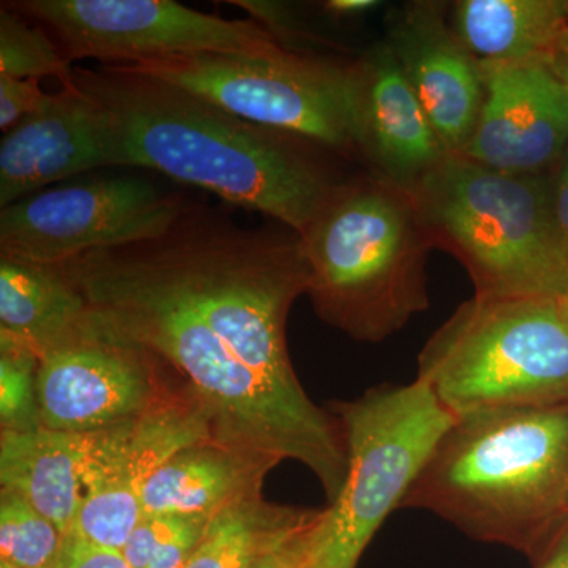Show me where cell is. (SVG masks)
<instances>
[{
  "label": "cell",
  "instance_id": "obj_24",
  "mask_svg": "<svg viewBox=\"0 0 568 568\" xmlns=\"http://www.w3.org/2000/svg\"><path fill=\"white\" fill-rule=\"evenodd\" d=\"M0 500V559L20 568L48 566L65 536L9 489H2Z\"/></svg>",
  "mask_w": 568,
  "mask_h": 568
},
{
  "label": "cell",
  "instance_id": "obj_5",
  "mask_svg": "<svg viewBox=\"0 0 568 568\" xmlns=\"http://www.w3.org/2000/svg\"><path fill=\"white\" fill-rule=\"evenodd\" d=\"M409 192L436 248L457 257L476 297L560 301L568 293L551 174L497 173L448 153Z\"/></svg>",
  "mask_w": 568,
  "mask_h": 568
},
{
  "label": "cell",
  "instance_id": "obj_6",
  "mask_svg": "<svg viewBox=\"0 0 568 568\" xmlns=\"http://www.w3.org/2000/svg\"><path fill=\"white\" fill-rule=\"evenodd\" d=\"M417 379L455 417L568 405V321L560 302L474 295L426 342Z\"/></svg>",
  "mask_w": 568,
  "mask_h": 568
},
{
  "label": "cell",
  "instance_id": "obj_29",
  "mask_svg": "<svg viewBox=\"0 0 568 568\" xmlns=\"http://www.w3.org/2000/svg\"><path fill=\"white\" fill-rule=\"evenodd\" d=\"M551 174L552 207L568 254V149Z\"/></svg>",
  "mask_w": 568,
  "mask_h": 568
},
{
  "label": "cell",
  "instance_id": "obj_16",
  "mask_svg": "<svg viewBox=\"0 0 568 568\" xmlns=\"http://www.w3.org/2000/svg\"><path fill=\"white\" fill-rule=\"evenodd\" d=\"M112 166L110 134L100 108L74 84L51 93L43 110L3 133L0 207L71 175Z\"/></svg>",
  "mask_w": 568,
  "mask_h": 568
},
{
  "label": "cell",
  "instance_id": "obj_25",
  "mask_svg": "<svg viewBox=\"0 0 568 568\" xmlns=\"http://www.w3.org/2000/svg\"><path fill=\"white\" fill-rule=\"evenodd\" d=\"M39 355L0 334V416L2 429L24 432L40 426L37 407Z\"/></svg>",
  "mask_w": 568,
  "mask_h": 568
},
{
  "label": "cell",
  "instance_id": "obj_15",
  "mask_svg": "<svg viewBox=\"0 0 568 568\" xmlns=\"http://www.w3.org/2000/svg\"><path fill=\"white\" fill-rule=\"evenodd\" d=\"M446 10L444 3H410L392 21L386 43L444 148L462 153L484 103V74Z\"/></svg>",
  "mask_w": 568,
  "mask_h": 568
},
{
  "label": "cell",
  "instance_id": "obj_30",
  "mask_svg": "<svg viewBox=\"0 0 568 568\" xmlns=\"http://www.w3.org/2000/svg\"><path fill=\"white\" fill-rule=\"evenodd\" d=\"M310 528H312V526H310ZM305 532L301 534V536L291 541L290 545H286V547L280 549V551L265 558L263 562L257 564L254 568H304L302 541H304Z\"/></svg>",
  "mask_w": 568,
  "mask_h": 568
},
{
  "label": "cell",
  "instance_id": "obj_2",
  "mask_svg": "<svg viewBox=\"0 0 568 568\" xmlns=\"http://www.w3.org/2000/svg\"><path fill=\"white\" fill-rule=\"evenodd\" d=\"M73 81L103 112L112 166L156 171L298 235L339 183L317 156L320 145L245 121L171 82L114 65L74 69Z\"/></svg>",
  "mask_w": 568,
  "mask_h": 568
},
{
  "label": "cell",
  "instance_id": "obj_33",
  "mask_svg": "<svg viewBox=\"0 0 568 568\" xmlns=\"http://www.w3.org/2000/svg\"><path fill=\"white\" fill-rule=\"evenodd\" d=\"M560 308H562L564 315H566L568 321V293L560 298Z\"/></svg>",
  "mask_w": 568,
  "mask_h": 568
},
{
  "label": "cell",
  "instance_id": "obj_4",
  "mask_svg": "<svg viewBox=\"0 0 568 568\" xmlns=\"http://www.w3.org/2000/svg\"><path fill=\"white\" fill-rule=\"evenodd\" d=\"M301 239L306 295L351 338L383 342L428 310L436 244L409 190L375 175L339 182Z\"/></svg>",
  "mask_w": 568,
  "mask_h": 568
},
{
  "label": "cell",
  "instance_id": "obj_32",
  "mask_svg": "<svg viewBox=\"0 0 568 568\" xmlns=\"http://www.w3.org/2000/svg\"><path fill=\"white\" fill-rule=\"evenodd\" d=\"M377 6L376 0H331L324 3V10L334 17H355L375 10Z\"/></svg>",
  "mask_w": 568,
  "mask_h": 568
},
{
  "label": "cell",
  "instance_id": "obj_11",
  "mask_svg": "<svg viewBox=\"0 0 568 568\" xmlns=\"http://www.w3.org/2000/svg\"><path fill=\"white\" fill-rule=\"evenodd\" d=\"M159 362L89 308L39 357L40 425L92 435L141 417L160 402Z\"/></svg>",
  "mask_w": 568,
  "mask_h": 568
},
{
  "label": "cell",
  "instance_id": "obj_27",
  "mask_svg": "<svg viewBox=\"0 0 568 568\" xmlns=\"http://www.w3.org/2000/svg\"><path fill=\"white\" fill-rule=\"evenodd\" d=\"M43 568H132L121 551L100 547L69 534L63 537L58 555Z\"/></svg>",
  "mask_w": 568,
  "mask_h": 568
},
{
  "label": "cell",
  "instance_id": "obj_8",
  "mask_svg": "<svg viewBox=\"0 0 568 568\" xmlns=\"http://www.w3.org/2000/svg\"><path fill=\"white\" fill-rule=\"evenodd\" d=\"M179 85L257 125L357 155L353 62L278 50L192 52L114 65Z\"/></svg>",
  "mask_w": 568,
  "mask_h": 568
},
{
  "label": "cell",
  "instance_id": "obj_20",
  "mask_svg": "<svg viewBox=\"0 0 568 568\" xmlns=\"http://www.w3.org/2000/svg\"><path fill=\"white\" fill-rule=\"evenodd\" d=\"M88 312L84 297L59 265L0 257V334L40 357Z\"/></svg>",
  "mask_w": 568,
  "mask_h": 568
},
{
  "label": "cell",
  "instance_id": "obj_13",
  "mask_svg": "<svg viewBox=\"0 0 568 568\" xmlns=\"http://www.w3.org/2000/svg\"><path fill=\"white\" fill-rule=\"evenodd\" d=\"M485 97L459 155L488 170L540 175L568 149V91L545 62L480 63Z\"/></svg>",
  "mask_w": 568,
  "mask_h": 568
},
{
  "label": "cell",
  "instance_id": "obj_34",
  "mask_svg": "<svg viewBox=\"0 0 568 568\" xmlns=\"http://www.w3.org/2000/svg\"><path fill=\"white\" fill-rule=\"evenodd\" d=\"M0 568H20L17 566H13V564L7 562V560L0 559Z\"/></svg>",
  "mask_w": 568,
  "mask_h": 568
},
{
  "label": "cell",
  "instance_id": "obj_28",
  "mask_svg": "<svg viewBox=\"0 0 568 568\" xmlns=\"http://www.w3.org/2000/svg\"><path fill=\"white\" fill-rule=\"evenodd\" d=\"M529 560L534 568H568V518Z\"/></svg>",
  "mask_w": 568,
  "mask_h": 568
},
{
  "label": "cell",
  "instance_id": "obj_18",
  "mask_svg": "<svg viewBox=\"0 0 568 568\" xmlns=\"http://www.w3.org/2000/svg\"><path fill=\"white\" fill-rule=\"evenodd\" d=\"M92 435L36 426L2 429L0 481L50 519L62 536L73 532L84 497Z\"/></svg>",
  "mask_w": 568,
  "mask_h": 568
},
{
  "label": "cell",
  "instance_id": "obj_7",
  "mask_svg": "<svg viewBox=\"0 0 568 568\" xmlns=\"http://www.w3.org/2000/svg\"><path fill=\"white\" fill-rule=\"evenodd\" d=\"M332 409L345 436L346 480L305 532L304 568H357L457 418L420 379L369 388Z\"/></svg>",
  "mask_w": 568,
  "mask_h": 568
},
{
  "label": "cell",
  "instance_id": "obj_23",
  "mask_svg": "<svg viewBox=\"0 0 568 568\" xmlns=\"http://www.w3.org/2000/svg\"><path fill=\"white\" fill-rule=\"evenodd\" d=\"M211 517H142L122 548L132 568H183L203 540Z\"/></svg>",
  "mask_w": 568,
  "mask_h": 568
},
{
  "label": "cell",
  "instance_id": "obj_12",
  "mask_svg": "<svg viewBox=\"0 0 568 568\" xmlns=\"http://www.w3.org/2000/svg\"><path fill=\"white\" fill-rule=\"evenodd\" d=\"M212 437L197 403L160 399L141 417L93 433L74 536L122 551L142 514L145 480L175 452ZM213 439V437H212Z\"/></svg>",
  "mask_w": 568,
  "mask_h": 568
},
{
  "label": "cell",
  "instance_id": "obj_26",
  "mask_svg": "<svg viewBox=\"0 0 568 568\" xmlns=\"http://www.w3.org/2000/svg\"><path fill=\"white\" fill-rule=\"evenodd\" d=\"M51 93L41 91L40 80L0 77V129L3 133L43 110Z\"/></svg>",
  "mask_w": 568,
  "mask_h": 568
},
{
  "label": "cell",
  "instance_id": "obj_19",
  "mask_svg": "<svg viewBox=\"0 0 568 568\" xmlns=\"http://www.w3.org/2000/svg\"><path fill=\"white\" fill-rule=\"evenodd\" d=\"M448 21L478 63L544 62L568 28V2L459 0Z\"/></svg>",
  "mask_w": 568,
  "mask_h": 568
},
{
  "label": "cell",
  "instance_id": "obj_14",
  "mask_svg": "<svg viewBox=\"0 0 568 568\" xmlns=\"http://www.w3.org/2000/svg\"><path fill=\"white\" fill-rule=\"evenodd\" d=\"M355 148L372 175L413 190L448 155L386 41L353 62Z\"/></svg>",
  "mask_w": 568,
  "mask_h": 568
},
{
  "label": "cell",
  "instance_id": "obj_1",
  "mask_svg": "<svg viewBox=\"0 0 568 568\" xmlns=\"http://www.w3.org/2000/svg\"><path fill=\"white\" fill-rule=\"evenodd\" d=\"M59 267L112 331L185 379L213 439L302 463L338 496L342 425L305 394L287 353V315L310 282L301 235L186 200L155 237Z\"/></svg>",
  "mask_w": 568,
  "mask_h": 568
},
{
  "label": "cell",
  "instance_id": "obj_21",
  "mask_svg": "<svg viewBox=\"0 0 568 568\" xmlns=\"http://www.w3.org/2000/svg\"><path fill=\"white\" fill-rule=\"evenodd\" d=\"M320 511L246 497L212 517L183 568H254L304 534Z\"/></svg>",
  "mask_w": 568,
  "mask_h": 568
},
{
  "label": "cell",
  "instance_id": "obj_9",
  "mask_svg": "<svg viewBox=\"0 0 568 568\" xmlns=\"http://www.w3.org/2000/svg\"><path fill=\"white\" fill-rule=\"evenodd\" d=\"M58 41L67 61L130 65L192 52L256 54L282 44L253 20H224L174 0H9Z\"/></svg>",
  "mask_w": 568,
  "mask_h": 568
},
{
  "label": "cell",
  "instance_id": "obj_17",
  "mask_svg": "<svg viewBox=\"0 0 568 568\" xmlns=\"http://www.w3.org/2000/svg\"><path fill=\"white\" fill-rule=\"evenodd\" d=\"M278 463L220 440H197L153 470L141 493L144 517H215L239 500L261 495L265 474Z\"/></svg>",
  "mask_w": 568,
  "mask_h": 568
},
{
  "label": "cell",
  "instance_id": "obj_31",
  "mask_svg": "<svg viewBox=\"0 0 568 568\" xmlns=\"http://www.w3.org/2000/svg\"><path fill=\"white\" fill-rule=\"evenodd\" d=\"M544 62L559 78V81L566 85L568 91V28L556 41L555 47L549 51Z\"/></svg>",
  "mask_w": 568,
  "mask_h": 568
},
{
  "label": "cell",
  "instance_id": "obj_10",
  "mask_svg": "<svg viewBox=\"0 0 568 568\" xmlns=\"http://www.w3.org/2000/svg\"><path fill=\"white\" fill-rule=\"evenodd\" d=\"M186 197L144 178L55 186L0 211V257L59 265L163 233Z\"/></svg>",
  "mask_w": 568,
  "mask_h": 568
},
{
  "label": "cell",
  "instance_id": "obj_22",
  "mask_svg": "<svg viewBox=\"0 0 568 568\" xmlns=\"http://www.w3.org/2000/svg\"><path fill=\"white\" fill-rule=\"evenodd\" d=\"M74 67L67 61L58 41L36 22L0 7V77L17 80L55 78L62 84L71 81Z\"/></svg>",
  "mask_w": 568,
  "mask_h": 568
},
{
  "label": "cell",
  "instance_id": "obj_3",
  "mask_svg": "<svg viewBox=\"0 0 568 568\" xmlns=\"http://www.w3.org/2000/svg\"><path fill=\"white\" fill-rule=\"evenodd\" d=\"M402 508L532 558L568 518V405L455 418Z\"/></svg>",
  "mask_w": 568,
  "mask_h": 568
}]
</instances>
